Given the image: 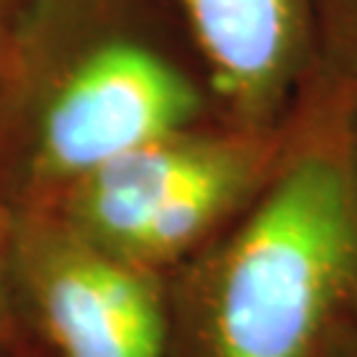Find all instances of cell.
<instances>
[{"label": "cell", "mask_w": 357, "mask_h": 357, "mask_svg": "<svg viewBox=\"0 0 357 357\" xmlns=\"http://www.w3.org/2000/svg\"><path fill=\"white\" fill-rule=\"evenodd\" d=\"M185 357H357V149L349 112L286 159L193 283Z\"/></svg>", "instance_id": "obj_1"}, {"label": "cell", "mask_w": 357, "mask_h": 357, "mask_svg": "<svg viewBox=\"0 0 357 357\" xmlns=\"http://www.w3.org/2000/svg\"><path fill=\"white\" fill-rule=\"evenodd\" d=\"M199 96L146 45L114 40L88 53L53 93L40 122L38 167L77 183L122 153L185 132Z\"/></svg>", "instance_id": "obj_2"}, {"label": "cell", "mask_w": 357, "mask_h": 357, "mask_svg": "<svg viewBox=\"0 0 357 357\" xmlns=\"http://www.w3.org/2000/svg\"><path fill=\"white\" fill-rule=\"evenodd\" d=\"M24 278L56 357H169V315L153 270L66 230L29 246Z\"/></svg>", "instance_id": "obj_3"}, {"label": "cell", "mask_w": 357, "mask_h": 357, "mask_svg": "<svg viewBox=\"0 0 357 357\" xmlns=\"http://www.w3.org/2000/svg\"><path fill=\"white\" fill-rule=\"evenodd\" d=\"M225 138L180 132L122 153L72 183V233L103 252L125 257L151 217L204 169Z\"/></svg>", "instance_id": "obj_4"}, {"label": "cell", "mask_w": 357, "mask_h": 357, "mask_svg": "<svg viewBox=\"0 0 357 357\" xmlns=\"http://www.w3.org/2000/svg\"><path fill=\"white\" fill-rule=\"evenodd\" d=\"M217 93L243 116L281 96L299 45V0H178Z\"/></svg>", "instance_id": "obj_5"}, {"label": "cell", "mask_w": 357, "mask_h": 357, "mask_svg": "<svg viewBox=\"0 0 357 357\" xmlns=\"http://www.w3.org/2000/svg\"><path fill=\"white\" fill-rule=\"evenodd\" d=\"M270 156L268 141L249 135L225 138L215 159L151 217L122 259L146 270L178 259L241 202L243 193L252 191L257 178L268 169Z\"/></svg>", "instance_id": "obj_6"}, {"label": "cell", "mask_w": 357, "mask_h": 357, "mask_svg": "<svg viewBox=\"0 0 357 357\" xmlns=\"http://www.w3.org/2000/svg\"><path fill=\"white\" fill-rule=\"evenodd\" d=\"M8 328H11V312H8V299H6L3 275H0V339L8 336Z\"/></svg>", "instance_id": "obj_7"}]
</instances>
